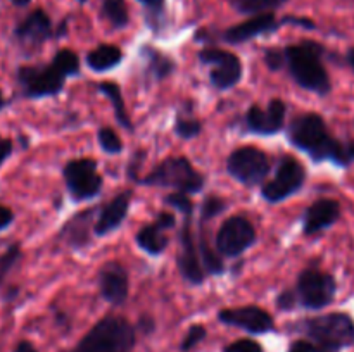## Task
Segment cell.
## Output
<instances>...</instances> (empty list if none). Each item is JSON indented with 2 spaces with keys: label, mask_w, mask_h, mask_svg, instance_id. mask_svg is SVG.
<instances>
[{
  "label": "cell",
  "mask_w": 354,
  "mask_h": 352,
  "mask_svg": "<svg viewBox=\"0 0 354 352\" xmlns=\"http://www.w3.org/2000/svg\"><path fill=\"white\" fill-rule=\"evenodd\" d=\"M289 140L299 150L306 152L315 162L332 161L337 166H348L351 161L348 147L330 137L324 117L315 113L297 116L290 123Z\"/></svg>",
  "instance_id": "6da1fadb"
},
{
  "label": "cell",
  "mask_w": 354,
  "mask_h": 352,
  "mask_svg": "<svg viewBox=\"0 0 354 352\" xmlns=\"http://www.w3.org/2000/svg\"><path fill=\"white\" fill-rule=\"evenodd\" d=\"M324 47L317 41H303V43L290 45L283 50L286 66L299 86L304 90L327 95L330 92V78L322 62Z\"/></svg>",
  "instance_id": "7a4b0ae2"
},
{
  "label": "cell",
  "mask_w": 354,
  "mask_h": 352,
  "mask_svg": "<svg viewBox=\"0 0 354 352\" xmlns=\"http://www.w3.org/2000/svg\"><path fill=\"white\" fill-rule=\"evenodd\" d=\"M135 345V328L123 317H104L86 333L75 352H128Z\"/></svg>",
  "instance_id": "3957f363"
},
{
  "label": "cell",
  "mask_w": 354,
  "mask_h": 352,
  "mask_svg": "<svg viewBox=\"0 0 354 352\" xmlns=\"http://www.w3.org/2000/svg\"><path fill=\"white\" fill-rule=\"evenodd\" d=\"M144 185L175 188L182 193H197L204 186V176L185 157H169L156 166L144 179Z\"/></svg>",
  "instance_id": "277c9868"
},
{
  "label": "cell",
  "mask_w": 354,
  "mask_h": 352,
  "mask_svg": "<svg viewBox=\"0 0 354 352\" xmlns=\"http://www.w3.org/2000/svg\"><path fill=\"white\" fill-rule=\"evenodd\" d=\"M303 330L327 352H337L339 349L354 344V321L346 313H330L311 317L303 324Z\"/></svg>",
  "instance_id": "5b68a950"
},
{
  "label": "cell",
  "mask_w": 354,
  "mask_h": 352,
  "mask_svg": "<svg viewBox=\"0 0 354 352\" xmlns=\"http://www.w3.org/2000/svg\"><path fill=\"white\" fill-rule=\"evenodd\" d=\"M335 292H337V285H335L334 276L328 273L306 269L297 278L296 299L306 309H324L328 304H332Z\"/></svg>",
  "instance_id": "8992f818"
},
{
  "label": "cell",
  "mask_w": 354,
  "mask_h": 352,
  "mask_svg": "<svg viewBox=\"0 0 354 352\" xmlns=\"http://www.w3.org/2000/svg\"><path fill=\"white\" fill-rule=\"evenodd\" d=\"M227 171L232 178L245 186H254L265 182L270 171L268 155L258 147H239L228 155Z\"/></svg>",
  "instance_id": "52a82bcc"
},
{
  "label": "cell",
  "mask_w": 354,
  "mask_h": 352,
  "mask_svg": "<svg viewBox=\"0 0 354 352\" xmlns=\"http://www.w3.org/2000/svg\"><path fill=\"white\" fill-rule=\"evenodd\" d=\"M306 179V169L292 155H286L279 162L275 178L266 183L261 190L263 199L270 204H279L299 192Z\"/></svg>",
  "instance_id": "ba28073f"
},
{
  "label": "cell",
  "mask_w": 354,
  "mask_h": 352,
  "mask_svg": "<svg viewBox=\"0 0 354 352\" xmlns=\"http://www.w3.org/2000/svg\"><path fill=\"white\" fill-rule=\"evenodd\" d=\"M64 182L68 192L76 202L97 197L102 188V178L93 159H73L64 166Z\"/></svg>",
  "instance_id": "9c48e42d"
},
{
  "label": "cell",
  "mask_w": 354,
  "mask_h": 352,
  "mask_svg": "<svg viewBox=\"0 0 354 352\" xmlns=\"http://www.w3.org/2000/svg\"><path fill=\"white\" fill-rule=\"evenodd\" d=\"M64 79L66 76L52 62L45 68L23 66L17 71V81H19L24 95L30 99L57 95L64 86Z\"/></svg>",
  "instance_id": "30bf717a"
},
{
  "label": "cell",
  "mask_w": 354,
  "mask_h": 352,
  "mask_svg": "<svg viewBox=\"0 0 354 352\" xmlns=\"http://www.w3.org/2000/svg\"><path fill=\"white\" fill-rule=\"evenodd\" d=\"M256 242V230L251 221L244 216L228 217L220 226L214 242V248L225 257H237Z\"/></svg>",
  "instance_id": "8fae6325"
},
{
  "label": "cell",
  "mask_w": 354,
  "mask_h": 352,
  "mask_svg": "<svg viewBox=\"0 0 354 352\" xmlns=\"http://www.w3.org/2000/svg\"><path fill=\"white\" fill-rule=\"evenodd\" d=\"M199 59L204 64L214 66L211 69L209 78L218 90H228L241 81V59L232 52L221 50V48H203L199 52Z\"/></svg>",
  "instance_id": "7c38bea8"
},
{
  "label": "cell",
  "mask_w": 354,
  "mask_h": 352,
  "mask_svg": "<svg viewBox=\"0 0 354 352\" xmlns=\"http://www.w3.org/2000/svg\"><path fill=\"white\" fill-rule=\"evenodd\" d=\"M178 269L183 278L192 285H201L204 282V268L201 264L199 251L192 235V214L183 217V226L180 231Z\"/></svg>",
  "instance_id": "4fadbf2b"
},
{
  "label": "cell",
  "mask_w": 354,
  "mask_h": 352,
  "mask_svg": "<svg viewBox=\"0 0 354 352\" xmlns=\"http://www.w3.org/2000/svg\"><path fill=\"white\" fill-rule=\"evenodd\" d=\"M218 320L230 326L242 328L249 333H266L273 330V320L265 309L258 306L234 307V309H223L218 313Z\"/></svg>",
  "instance_id": "5bb4252c"
},
{
  "label": "cell",
  "mask_w": 354,
  "mask_h": 352,
  "mask_svg": "<svg viewBox=\"0 0 354 352\" xmlns=\"http://www.w3.org/2000/svg\"><path fill=\"white\" fill-rule=\"evenodd\" d=\"M286 121V104L279 99H273L266 109L252 106L245 114V126L249 131L258 135H275L283 128Z\"/></svg>",
  "instance_id": "9a60e30c"
},
{
  "label": "cell",
  "mask_w": 354,
  "mask_h": 352,
  "mask_svg": "<svg viewBox=\"0 0 354 352\" xmlns=\"http://www.w3.org/2000/svg\"><path fill=\"white\" fill-rule=\"evenodd\" d=\"M99 286L104 300L120 306L128 297V275L120 262H107L99 273Z\"/></svg>",
  "instance_id": "2e32d148"
},
{
  "label": "cell",
  "mask_w": 354,
  "mask_h": 352,
  "mask_svg": "<svg viewBox=\"0 0 354 352\" xmlns=\"http://www.w3.org/2000/svg\"><path fill=\"white\" fill-rule=\"evenodd\" d=\"M341 217V204L332 199H320L311 204L304 213L303 230L306 235H315L318 231L330 228Z\"/></svg>",
  "instance_id": "e0dca14e"
},
{
  "label": "cell",
  "mask_w": 354,
  "mask_h": 352,
  "mask_svg": "<svg viewBox=\"0 0 354 352\" xmlns=\"http://www.w3.org/2000/svg\"><path fill=\"white\" fill-rule=\"evenodd\" d=\"M277 28H279L277 17L273 16L272 12H263L256 14L254 17L237 24V26L228 28V30L225 31L223 38L227 41H230V43H242V41L252 40V38L258 37V35L272 33Z\"/></svg>",
  "instance_id": "ac0fdd59"
},
{
  "label": "cell",
  "mask_w": 354,
  "mask_h": 352,
  "mask_svg": "<svg viewBox=\"0 0 354 352\" xmlns=\"http://www.w3.org/2000/svg\"><path fill=\"white\" fill-rule=\"evenodd\" d=\"M131 190H127V192H121L120 195L114 197L109 204L102 207L99 217H97V223L93 226V231L99 237H104V235L111 233V231L116 230L118 226H121V223L127 217L128 209H130V200H131Z\"/></svg>",
  "instance_id": "d6986e66"
},
{
  "label": "cell",
  "mask_w": 354,
  "mask_h": 352,
  "mask_svg": "<svg viewBox=\"0 0 354 352\" xmlns=\"http://www.w3.org/2000/svg\"><path fill=\"white\" fill-rule=\"evenodd\" d=\"M16 37L24 43H44L52 37V23L41 9L33 10L23 23L17 26Z\"/></svg>",
  "instance_id": "ffe728a7"
},
{
  "label": "cell",
  "mask_w": 354,
  "mask_h": 352,
  "mask_svg": "<svg viewBox=\"0 0 354 352\" xmlns=\"http://www.w3.org/2000/svg\"><path fill=\"white\" fill-rule=\"evenodd\" d=\"M95 211L88 209L83 213L73 216L68 223L62 226L61 237L64 238L66 244L71 247H85L90 242V235H92V216Z\"/></svg>",
  "instance_id": "44dd1931"
},
{
  "label": "cell",
  "mask_w": 354,
  "mask_h": 352,
  "mask_svg": "<svg viewBox=\"0 0 354 352\" xmlns=\"http://www.w3.org/2000/svg\"><path fill=\"white\" fill-rule=\"evenodd\" d=\"M138 247L151 255H159L168 247V237H166L165 228L159 226L158 223H152L144 226L135 237Z\"/></svg>",
  "instance_id": "7402d4cb"
},
{
  "label": "cell",
  "mask_w": 354,
  "mask_h": 352,
  "mask_svg": "<svg viewBox=\"0 0 354 352\" xmlns=\"http://www.w3.org/2000/svg\"><path fill=\"white\" fill-rule=\"evenodd\" d=\"M123 61V52L116 45H100L86 55V64L92 71L104 72L116 68Z\"/></svg>",
  "instance_id": "603a6c76"
},
{
  "label": "cell",
  "mask_w": 354,
  "mask_h": 352,
  "mask_svg": "<svg viewBox=\"0 0 354 352\" xmlns=\"http://www.w3.org/2000/svg\"><path fill=\"white\" fill-rule=\"evenodd\" d=\"M99 90L111 100L114 107V114H116L118 123L123 124L127 130H131V123H130V116L127 113V107H124V100H123V93H121V88L116 85V83L111 81H104L99 85Z\"/></svg>",
  "instance_id": "cb8c5ba5"
},
{
  "label": "cell",
  "mask_w": 354,
  "mask_h": 352,
  "mask_svg": "<svg viewBox=\"0 0 354 352\" xmlns=\"http://www.w3.org/2000/svg\"><path fill=\"white\" fill-rule=\"evenodd\" d=\"M197 251H199L201 257H203L204 271L211 273V275H221L223 273V259H220V254L216 252V248H211V245L207 244V238L204 235V231H201Z\"/></svg>",
  "instance_id": "d4e9b609"
},
{
  "label": "cell",
  "mask_w": 354,
  "mask_h": 352,
  "mask_svg": "<svg viewBox=\"0 0 354 352\" xmlns=\"http://www.w3.org/2000/svg\"><path fill=\"white\" fill-rule=\"evenodd\" d=\"M144 55L147 57V66L151 68L152 75L158 79L166 78L175 69V62L166 57L165 54H161V52L154 50V48H144Z\"/></svg>",
  "instance_id": "484cf974"
},
{
  "label": "cell",
  "mask_w": 354,
  "mask_h": 352,
  "mask_svg": "<svg viewBox=\"0 0 354 352\" xmlns=\"http://www.w3.org/2000/svg\"><path fill=\"white\" fill-rule=\"evenodd\" d=\"M104 16L109 23L116 28H123L128 24V6L124 0H104L102 2Z\"/></svg>",
  "instance_id": "4316f807"
},
{
  "label": "cell",
  "mask_w": 354,
  "mask_h": 352,
  "mask_svg": "<svg viewBox=\"0 0 354 352\" xmlns=\"http://www.w3.org/2000/svg\"><path fill=\"white\" fill-rule=\"evenodd\" d=\"M52 64H54L55 68H57L59 71L66 76V78H69V76H76L80 72L78 57H76L75 52L68 50V48H62V50H59L57 54H55Z\"/></svg>",
  "instance_id": "83f0119b"
},
{
  "label": "cell",
  "mask_w": 354,
  "mask_h": 352,
  "mask_svg": "<svg viewBox=\"0 0 354 352\" xmlns=\"http://www.w3.org/2000/svg\"><path fill=\"white\" fill-rule=\"evenodd\" d=\"M239 12L263 14L265 10L279 7L283 0H228Z\"/></svg>",
  "instance_id": "f1b7e54d"
},
{
  "label": "cell",
  "mask_w": 354,
  "mask_h": 352,
  "mask_svg": "<svg viewBox=\"0 0 354 352\" xmlns=\"http://www.w3.org/2000/svg\"><path fill=\"white\" fill-rule=\"evenodd\" d=\"M97 137H99L100 147H102V150L107 152V154H120V152L123 150V141L120 140L116 131L111 130V128H100Z\"/></svg>",
  "instance_id": "f546056e"
},
{
  "label": "cell",
  "mask_w": 354,
  "mask_h": 352,
  "mask_svg": "<svg viewBox=\"0 0 354 352\" xmlns=\"http://www.w3.org/2000/svg\"><path fill=\"white\" fill-rule=\"evenodd\" d=\"M19 259H21L19 245H10V247L0 255V283L6 280V276L9 275L10 269L17 264Z\"/></svg>",
  "instance_id": "4dcf8cb0"
},
{
  "label": "cell",
  "mask_w": 354,
  "mask_h": 352,
  "mask_svg": "<svg viewBox=\"0 0 354 352\" xmlns=\"http://www.w3.org/2000/svg\"><path fill=\"white\" fill-rule=\"evenodd\" d=\"M203 126L197 119H190V117H178L175 124V133L180 138H196L201 133Z\"/></svg>",
  "instance_id": "1f68e13d"
},
{
  "label": "cell",
  "mask_w": 354,
  "mask_h": 352,
  "mask_svg": "<svg viewBox=\"0 0 354 352\" xmlns=\"http://www.w3.org/2000/svg\"><path fill=\"white\" fill-rule=\"evenodd\" d=\"M165 202L168 204V206L175 207L176 211H180L183 216H187V214H192L194 204H192V200L189 199V195H187V193H182V192L169 193V195H166Z\"/></svg>",
  "instance_id": "d6a6232c"
},
{
  "label": "cell",
  "mask_w": 354,
  "mask_h": 352,
  "mask_svg": "<svg viewBox=\"0 0 354 352\" xmlns=\"http://www.w3.org/2000/svg\"><path fill=\"white\" fill-rule=\"evenodd\" d=\"M227 204L220 197H207L203 202V209H201V221H207L211 217H214L216 214H220L221 211H225Z\"/></svg>",
  "instance_id": "836d02e7"
},
{
  "label": "cell",
  "mask_w": 354,
  "mask_h": 352,
  "mask_svg": "<svg viewBox=\"0 0 354 352\" xmlns=\"http://www.w3.org/2000/svg\"><path fill=\"white\" fill-rule=\"evenodd\" d=\"M204 338H206V328L201 326V324H194V326H190L185 338H183L182 351H190V349L196 347L199 342H203Z\"/></svg>",
  "instance_id": "e575fe53"
},
{
  "label": "cell",
  "mask_w": 354,
  "mask_h": 352,
  "mask_svg": "<svg viewBox=\"0 0 354 352\" xmlns=\"http://www.w3.org/2000/svg\"><path fill=\"white\" fill-rule=\"evenodd\" d=\"M223 352H263V347L251 338H242V340L227 345Z\"/></svg>",
  "instance_id": "d590c367"
},
{
  "label": "cell",
  "mask_w": 354,
  "mask_h": 352,
  "mask_svg": "<svg viewBox=\"0 0 354 352\" xmlns=\"http://www.w3.org/2000/svg\"><path fill=\"white\" fill-rule=\"evenodd\" d=\"M266 64L270 66V69H280L282 66H286V57H283V52L277 50V48H270L265 54Z\"/></svg>",
  "instance_id": "8d00e7d4"
},
{
  "label": "cell",
  "mask_w": 354,
  "mask_h": 352,
  "mask_svg": "<svg viewBox=\"0 0 354 352\" xmlns=\"http://www.w3.org/2000/svg\"><path fill=\"white\" fill-rule=\"evenodd\" d=\"M289 352H327V351H325V349H322L320 345H317V344L299 340V342H296V344H292V347H290Z\"/></svg>",
  "instance_id": "74e56055"
},
{
  "label": "cell",
  "mask_w": 354,
  "mask_h": 352,
  "mask_svg": "<svg viewBox=\"0 0 354 352\" xmlns=\"http://www.w3.org/2000/svg\"><path fill=\"white\" fill-rule=\"evenodd\" d=\"M156 223H158L161 228H165V230H171V228L176 224V217H175V214L159 213Z\"/></svg>",
  "instance_id": "f35d334b"
},
{
  "label": "cell",
  "mask_w": 354,
  "mask_h": 352,
  "mask_svg": "<svg viewBox=\"0 0 354 352\" xmlns=\"http://www.w3.org/2000/svg\"><path fill=\"white\" fill-rule=\"evenodd\" d=\"M277 302H279V306L282 307V309H292V307L296 306V302H297L296 293H294V292H283L282 295L279 297V300H277Z\"/></svg>",
  "instance_id": "ab89813d"
},
{
  "label": "cell",
  "mask_w": 354,
  "mask_h": 352,
  "mask_svg": "<svg viewBox=\"0 0 354 352\" xmlns=\"http://www.w3.org/2000/svg\"><path fill=\"white\" fill-rule=\"evenodd\" d=\"M14 221V214L9 207L0 206V230H6L10 223Z\"/></svg>",
  "instance_id": "60d3db41"
},
{
  "label": "cell",
  "mask_w": 354,
  "mask_h": 352,
  "mask_svg": "<svg viewBox=\"0 0 354 352\" xmlns=\"http://www.w3.org/2000/svg\"><path fill=\"white\" fill-rule=\"evenodd\" d=\"M10 154H12V141L7 138H0V166Z\"/></svg>",
  "instance_id": "b9f144b4"
},
{
  "label": "cell",
  "mask_w": 354,
  "mask_h": 352,
  "mask_svg": "<svg viewBox=\"0 0 354 352\" xmlns=\"http://www.w3.org/2000/svg\"><path fill=\"white\" fill-rule=\"evenodd\" d=\"M286 23H294L297 24V26H304V28H310V30H313L315 28V23L310 19H297V17H287V19H283Z\"/></svg>",
  "instance_id": "7bdbcfd3"
},
{
  "label": "cell",
  "mask_w": 354,
  "mask_h": 352,
  "mask_svg": "<svg viewBox=\"0 0 354 352\" xmlns=\"http://www.w3.org/2000/svg\"><path fill=\"white\" fill-rule=\"evenodd\" d=\"M14 352H37V351H35V347L30 344V342H19Z\"/></svg>",
  "instance_id": "ee69618b"
},
{
  "label": "cell",
  "mask_w": 354,
  "mask_h": 352,
  "mask_svg": "<svg viewBox=\"0 0 354 352\" xmlns=\"http://www.w3.org/2000/svg\"><path fill=\"white\" fill-rule=\"evenodd\" d=\"M140 2L144 3V6H147L149 9H154V10H159L162 6V0H140Z\"/></svg>",
  "instance_id": "f6af8a7d"
},
{
  "label": "cell",
  "mask_w": 354,
  "mask_h": 352,
  "mask_svg": "<svg viewBox=\"0 0 354 352\" xmlns=\"http://www.w3.org/2000/svg\"><path fill=\"white\" fill-rule=\"evenodd\" d=\"M346 59H348V64L351 66V69L354 71V47L349 48L348 55H346Z\"/></svg>",
  "instance_id": "bcb514c9"
},
{
  "label": "cell",
  "mask_w": 354,
  "mask_h": 352,
  "mask_svg": "<svg viewBox=\"0 0 354 352\" xmlns=\"http://www.w3.org/2000/svg\"><path fill=\"white\" fill-rule=\"evenodd\" d=\"M10 2L16 3V6H19V7H24V6H28V3H30V0H10Z\"/></svg>",
  "instance_id": "7dc6e473"
},
{
  "label": "cell",
  "mask_w": 354,
  "mask_h": 352,
  "mask_svg": "<svg viewBox=\"0 0 354 352\" xmlns=\"http://www.w3.org/2000/svg\"><path fill=\"white\" fill-rule=\"evenodd\" d=\"M3 104H6V102H3V97H2V92H0V109H2V107H3Z\"/></svg>",
  "instance_id": "c3c4849f"
},
{
  "label": "cell",
  "mask_w": 354,
  "mask_h": 352,
  "mask_svg": "<svg viewBox=\"0 0 354 352\" xmlns=\"http://www.w3.org/2000/svg\"><path fill=\"white\" fill-rule=\"evenodd\" d=\"M78 2H80V3H83V2H86V0H78Z\"/></svg>",
  "instance_id": "681fc988"
},
{
  "label": "cell",
  "mask_w": 354,
  "mask_h": 352,
  "mask_svg": "<svg viewBox=\"0 0 354 352\" xmlns=\"http://www.w3.org/2000/svg\"><path fill=\"white\" fill-rule=\"evenodd\" d=\"M283 2H286V0H283Z\"/></svg>",
  "instance_id": "f907efd6"
}]
</instances>
